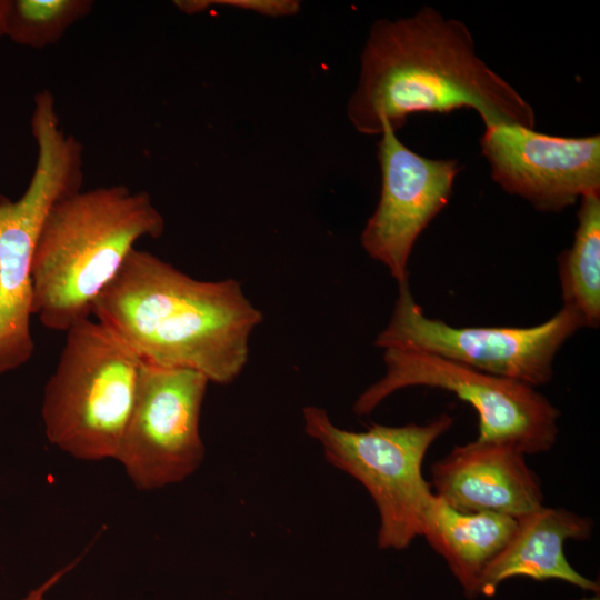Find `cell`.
<instances>
[{"label":"cell","instance_id":"15","mask_svg":"<svg viewBox=\"0 0 600 600\" xmlns=\"http://www.w3.org/2000/svg\"><path fill=\"white\" fill-rule=\"evenodd\" d=\"M572 246L558 258L563 306L574 310L584 327L600 322V192L579 200Z\"/></svg>","mask_w":600,"mask_h":600},{"label":"cell","instance_id":"5","mask_svg":"<svg viewBox=\"0 0 600 600\" xmlns=\"http://www.w3.org/2000/svg\"><path fill=\"white\" fill-rule=\"evenodd\" d=\"M66 332L57 367L44 387L41 414L46 436L73 458L116 459L142 361L91 318Z\"/></svg>","mask_w":600,"mask_h":600},{"label":"cell","instance_id":"19","mask_svg":"<svg viewBox=\"0 0 600 600\" xmlns=\"http://www.w3.org/2000/svg\"><path fill=\"white\" fill-rule=\"evenodd\" d=\"M9 7L10 0H0V38L6 36V23Z\"/></svg>","mask_w":600,"mask_h":600},{"label":"cell","instance_id":"2","mask_svg":"<svg viewBox=\"0 0 600 600\" xmlns=\"http://www.w3.org/2000/svg\"><path fill=\"white\" fill-rule=\"evenodd\" d=\"M92 316L142 362L192 369L219 384L242 372L263 319L238 280H198L136 248L96 299Z\"/></svg>","mask_w":600,"mask_h":600},{"label":"cell","instance_id":"14","mask_svg":"<svg viewBox=\"0 0 600 600\" xmlns=\"http://www.w3.org/2000/svg\"><path fill=\"white\" fill-rule=\"evenodd\" d=\"M517 519L492 512H462L433 496L423 520L422 536L447 562L464 594L478 597L480 577L503 549Z\"/></svg>","mask_w":600,"mask_h":600},{"label":"cell","instance_id":"1","mask_svg":"<svg viewBox=\"0 0 600 600\" xmlns=\"http://www.w3.org/2000/svg\"><path fill=\"white\" fill-rule=\"evenodd\" d=\"M474 110L484 128H536L532 106L476 52L462 22L424 6L396 20L371 26L360 59L348 119L362 134L397 131L414 113Z\"/></svg>","mask_w":600,"mask_h":600},{"label":"cell","instance_id":"18","mask_svg":"<svg viewBox=\"0 0 600 600\" xmlns=\"http://www.w3.org/2000/svg\"><path fill=\"white\" fill-rule=\"evenodd\" d=\"M73 564L74 563L56 571L20 600H49L47 593L61 580V578L73 567Z\"/></svg>","mask_w":600,"mask_h":600},{"label":"cell","instance_id":"3","mask_svg":"<svg viewBox=\"0 0 600 600\" xmlns=\"http://www.w3.org/2000/svg\"><path fill=\"white\" fill-rule=\"evenodd\" d=\"M164 219L146 191L114 184L58 201L41 229L32 264V314L51 330L90 319L134 243L157 239Z\"/></svg>","mask_w":600,"mask_h":600},{"label":"cell","instance_id":"6","mask_svg":"<svg viewBox=\"0 0 600 600\" xmlns=\"http://www.w3.org/2000/svg\"><path fill=\"white\" fill-rule=\"evenodd\" d=\"M303 420L327 461L358 480L374 501L380 549L403 550L422 536L434 496L422 476V462L430 446L451 428V416L443 413L426 424H372L350 431L337 427L324 409L308 406Z\"/></svg>","mask_w":600,"mask_h":600},{"label":"cell","instance_id":"13","mask_svg":"<svg viewBox=\"0 0 600 600\" xmlns=\"http://www.w3.org/2000/svg\"><path fill=\"white\" fill-rule=\"evenodd\" d=\"M592 530L590 518L563 508L543 506L517 519L511 538L483 570L477 596L492 597L500 583L518 577L560 580L599 593V583L579 573L564 554L567 540H587Z\"/></svg>","mask_w":600,"mask_h":600},{"label":"cell","instance_id":"8","mask_svg":"<svg viewBox=\"0 0 600 600\" xmlns=\"http://www.w3.org/2000/svg\"><path fill=\"white\" fill-rule=\"evenodd\" d=\"M583 327L580 316L564 306L547 321L528 328L450 326L427 317L404 281L398 283L392 314L374 346L428 352L536 387L552 379L556 354Z\"/></svg>","mask_w":600,"mask_h":600},{"label":"cell","instance_id":"16","mask_svg":"<svg viewBox=\"0 0 600 600\" xmlns=\"http://www.w3.org/2000/svg\"><path fill=\"white\" fill-rule=\"evenodd\" d=\"M93 6L91 0H10L6 36L32 49L53 46L89 16Z\"/></svg>","mask_w":600,"mask_h":600},{"label":"cell","instance_id":"7","mask_svg":"<svg viewBox=\"0 0 600 600\" xmlns=\"http://www.w3.org/2000/svg\"><path fill=\"white\" fill-rule=\"evenodd\" d=\"M383 362L384 376L357 398V416H368L398 390L421 386L450 391L469 403L479 418V441L534 454L557 440L560 412L530 384L409 348L383 349Z\"/></svg>","mask_w":600,"mask_h":600},{"label":"cell","instance_id":"9","mask_svg":"<svg viewBox=\"0 0 600 600\" xmlns=\"http://www.w3.org/2000/svg\"><path fill=\"white\" fill-rule=\"evenodd\" d=\"M209 380L186 368L142 362L116 460L138 489L183 481L201 464L200 417Z\"/></svg>","mask_w":600,"mask_h":600},{"label":"cell","instance_id":"17","mask_svg":"<svg viewBox=\"0 0 600 600\" xmlns=\"http://www.w3.org/2000/svg\"><path fill=\"white\" fill-rule=\"evenodd\" d=\"M211 2L270 17L291 16L297 13L300 8L299 2L294 0H221Z\"/></svg>","mask_w":600,"mask_h":600},{"label":"cell","instance_id":"12","mask_svg":"<svg viewBox=\"0 0 600 600\" xmlns=\"http://www.w3.org/2000/svg\"><path fill=\"white\" fill-rule=\"evenodd\" d=\"M512 446L474 440L431 466L432 486L462 512H492L520 519L543 507L540 480Z\"/></svg>","mask_w":600,"mask_h":600},{"label":"cell","instance_id":"20","mask_svg":"<svg viewBox=\"0 0 600 600\" xmlns=\"http://www.w3.org/2000/svg\"><path fill=\"white\" fill-rule=\"evenodd\" d=\"M578 600H600L599 593H593L591 597H583Z\"/></svg>","mask_w":600,"mask_h":600},{"label":"cell","instance_id":"10","mask_svg":"<svg viewBox=\"0 0 600 600\" xmlns=\"http://www.w3.org/2000/svg\"><path fill=\"white\" fill-rule=\"evenodd\" d=\"M380 136V198L361 232V246L400 283L409 281L414 243L448 203L461 166L453 159L414 152L389 126L382 127Z\"/></svg>","mask_w":600,"mask_h":600},{"label":"cell","instance_id":"4","mask_svg":"<svg viewBox=\"0 0 600 600\" xmlns=\"http://www.w3.org/2000/svg\"><path fill=\"white\" fill-rule=\"evenodd\" d=\"M33 102L32 177L17 200L0 193V376L27 363L34 352L30 320L37 242L51 208L80 191L84 179L83 147L61 127L52 93L40 91Z\"/></svg>","mask_w":600,"mask_h":600},{"label":"cell","instance_id":"11","mask_svg":"<svg viewBox=\"0 0 600 600\" xmlns=\"http://www.w3.org/2000/svg\"><path fill=\"white\" fill-rule=\"evenodd\" d=\"M480 149L506 192L559 212L600 192V137H558L519 124L484 129Z\"/></svg>","mask_w":600,"mask_h":600}]
</instances>
